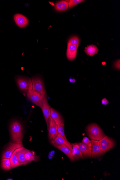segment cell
<instances>
[{"label":"cell","instance_id":"obj_1","mask_svg":"<svg viewBox=\"0 0 120 180\" xmlns=\"http://www.w3.org/2000/svg\"><path fill=\"white\" fill-rule=\"evenodd\" d=\"M10 131L13 142L18 144L22 143L24 136L23 127L21 123L18 120H15L11 123Z\"/></svg>","mask_w":120,"mask_h":180},{"label":"cell","instance_id":"obj_2","mask_svg":"<svg viewBox=\"0 0 120 180\" xmlns=\"http://www.w3.org/2000/svg\"><path fill=\"white\" fill-rule=\"evenodd\" d=\"M87 132V135L91 140L99 141L106 136L101 128L96 124L88 125Z\"/></svg>","mask_w":120,"mask_h":180},{"label":"cell","instance_id":"obj_3","mask_svg":"<svg viewBox=\"0 0 120 180\" xmlns=\"http://www.w3.org/2000/svg\"><path fill=\"white\" fill-rule=\"evenodd\" d=\"M45 95H42L33 90L27 92V97L28 99L33 104L40 108H42L43 103Z\"/></svg>","mask_w":120,"mask_h":180},{"label":"cell","instance_id":"obj_4","mask_svg":"<svg viewBox=\"0 0 120 180\" xmlns=\"http://www.w3.org/2000/svg\"><path fill=\"white\" fill-rule=\"evenodd\" d=\"M18 87L20 90L27 92L33 90V86L31 79L24 77H18L16 79Z\"/></svg>","mask_w":120,"mask_h":180},{"label":"cell","instance_id":"obj_5","mask_svg":"<svg viewBox=\"0 0 120 180\" xmlns=\"http://www.w3.org/2000/svg\"><path fill=\"white\" fill-rule=\"evenodd\" d=\"M99 143L101 151L104 154L112 149L115 145L114 140L108 136H105L99 141Z\"/></svg>","mask_w":120,"mask_h":180},{"label":"cell","instance_id":"obj_6","mask_svg":"<svg viewBox=\"0 0 120 180\" xmlns=\"http://www.w3.org/2000/svg\"><path fill=\"white\" fill-rule=\"evenodd\" d=\"M31 81L33 84V90L42 95L46 94V90L44 82L42 79L38 77H34L31 79Z\"/></svg>","mask_w":120,"mask_h":180},{"label":"cell","instance_id":"obj_7","mask_svg":"<svg viewBox=\"0 0 120 180\" xmlns=\"http://www.w3.org/2000/svg\"><path fill=\"white\" fill-rule=\"evenodd\" d=\"M48 132V138L50 141L55 139L58 134L57 125L52 118L50 117L47 125Z\"/></svg>","mask_w":120,"mask_h":180},{"label":"cell","instance_id":"obj_8","mask_svg":"<svg viewBox=\"0 0 120 180\" xmlns=\"http://www.w3.org/2000/svg\"><path fill=\"white\" fill-rule=\"evenodd\" d=\"M74 144L80 150L83 157L91 158V143L85 144L82 142H79L74 143Z\"/></svg>","mask_w":120,"mask_h":180},{"label":"cell","instance_id":"obj_9","mask_svg":"<svg viewBox=\"0 0 120 180\" xmlns=\"http://www.w3.org/2000/svg\"><path fill=\"white\" fill-rule=\"evenodd\" d=\"M23 146L22 143L18 144L15 143H9L3 152L2 159L4 158L10 159L13 152L16 149Z\"/></svg>","mask_w":120,"mask_h":180},{"label":"cell","instance_id":"obj_10","mask_svg":"<svg viewBox=\"0 0 120 180\" xmlns=\"http://www.w3.org/2000/svg\"><path fill=\"white\" fill-rule=\"evenodd\" d=\"M51 106H49L47 101V94L45 95L44 98L43 103L41 108L43 114L44 116L45 121L47 125L48 124V121L50 117H51Z\"/></svg>","mask_w":120,"mask_h":180},{"label":"cell","instance_id":"obj_11","mask_svg":"<svg viewBox=\"0 0 120 180\" xmlns=\"http://www.w3.org/2000/svg\"><path fill=\"white\" fill-rule=\"evenodd\" d=\"M91 157L93 158L100 156L104 154L101 151L99 141L91 140Z\"/></svg>","mask_w":120,"mask_h":180},{"label":"cell","instance_id":"obj_12","mask_svg":"<svg viewBox=\"0 0 120 180\" xmlns=\"http://www.w3.org/2000/svg\"><path fill=\"white\" fill-rule=\"evenodd\" d=\"M50 141L51 144H52L54 146L62 145H66L72 151V146L71 143L69 142L67 140L65 139L64 138H63V137L59 134H58L57 136L56 137L55 139Z\"/></svg>","mask_w":120,"mask_h":180},{"label":"cell","instance_id":"obj_13","mask_svg":"<svg viewBox=\"0 0 120 180\" xmlns=\"http://www.w3.org/2000/svg\"><path fill=\"white\" fill-rule=\"evenodd\" d=\"M78 47L68 43L66 53L67 57L70 61H73L76 58Z\"/></svg>","mask_w":120,"mask_h":180},{"label":"cell","instance_id":"obj_14","mask_svg":"<svg viewBox=\"0 0 120 180\" xmlns=\"http://www.w3.org/2000/svg\"><path fill=\"white\" fill-rule=\"evenodd\" d=\"M14 19L16 24L21 28L25 27L29 24V20L27 18L20 14L15 15Z\"/></svg>","mask_w":120,"mask_h":180},{"label":"cell","instance_id":"obj_15","mask_svg":"<svg viewBox=\"0 0 120 180\" xmlns=\"http://www.w3.org/2000/svg\"><path fill=\"white\" fill-rule=\"evenodd\" d=\"M28 149H26L24 146H23L20 148V149L16 154L17 158L19 162L23 164L24 165L28 164L24 157L25 154L28 151Z\"/></svg>","mask_w":120,"mask_h":180},{"label":"cell","instance_id":"obj_16","mask_svg":"<svg viewBox=\"0 0 120 180\" xmlns=\"http://www.w3.org/2000/svg\"><path fill=\"white\" fill-rule=\"evenodd\" d=\"M51 117L56 125L60 124L63 122V119L60 114L52 107L51 108Z\"/></svg>","mask_w":120,"mask_h":180},{"label":"cell","instance_id":"obj_17","mask_svg":"<svg viewBox=\"0 0 120 180\" xmlns=\"http://www.w3.org/2000/svg\"><path fill=\"white\" fill-rule=\"evenodd\" d=\"M54 146L63 152L71 161L73 162L74 161L72 151L66 145Z\"/></svg>","mask_w":120,"mask_h":180},{"label":"cell","instance_id":"obj_18","mask_svg":"<svg viewBox=\"0 0 120 180\" xmlns=\"http://www.w3.org/2000/svg\"><path fill=\"white\" fill-rule=\"evenodd\" d=\"M20 148H18V149L15 150L10 158L11 164V169L19 167V166L24 165L23 164L19 162L17 158V152L19 151Z\"/></svg>","mask_w":120,"mask_h":180},{"label":"cell","instance_id":"obj_19","mask_svg":"<svg viewBox=\"0 0 120 180\" xmlns=\"http://www.w3.org/2000/svg\"><path fill=\"white\" fill-rule=\"evenodd\" d=\"M84 51L88 56H92L98 53L99 49L96 45H90L85 48Z\"/></svg>","mask_w":120,"mask_h":180},{"label":"cell","instance_id":"obj_20","mask_svg":"<svg viewBox=\"0 0 120 180\" xmlns=\"http://www.w3.org/2000/svg\"><path fill=\"white\" fill-rule=\"evenodd\" d=\"M24 157L28 164L31 163V161H37L38 160V157L35 155V152L29 150L25 154Z\"/></svg>","mask_w":120,"mask_h":180},{"label":"cell","instance_id":"obj_21","mask_svg":"<svg viewBox=\"0 0 120 180\" xmlns=\"http://www.w3.org/2000/svg\"><path fill=\"white\" fill-rule=\"evenodd\" d=\"M72 152L73 154L74 161L79 159L83 158L82 153L80 150L78 149L74 143H72Z\"/></svg>","mask_w":120,"mask_h":180},{"label":"cell","instance_id":"obj_22","mask_svg":"<svg viewBox=\"0 0 120 180\" xmlns=\"http://www.w3.org/2000/svg\"><path fill=\"white\" fill-rule=\"evenodd\" d=\"M69 8V3L66 1H61L56 3L55 8L58 11H65Z\"/></svg>","mask_w":120,"mask_h":180},{"label":"cell","instance_id":"obj_23","mask_svg":"<svg viewBox=\"0 0 120 180\" xmlns=\"http://www.w3.org/2000/svg\"><path fill=\"white\" fill-rule=\"evenodd\" d=\"M1 167L2 169L5 170L7 171L11 169L10 159L4 158L2 159Z\"/></svg>","mask_w":120,"mask_h":180},{"label":"cell","instance_id":"obj_24","mask_svg":"<svg viewBox=\"0 0 120 180\" xmlns=\"http://www.w3.org/2000/svg\"><path fill=\"white\" fill-rule=\"evenodd\" d=\"M57 127L58 134L64 138L65 139L67 140L65 134L64 122H62L61 124L58 125Z\"/></svg>","mask_w":120,"mask_h":180},{"label":"cell","instance_id":"obj_25","mask_svg":"<svg viewBox=\"0 0 120 180\" xmlns=\"http://www.w3.org/2000/svg\"><path fill=\"white\" fill-rule=\"evenodd\" d=\"M68 43L78 47L79 44H80V39L78 36H74L70 38Z\"/></svg>","mask_w":120,"mask_h":180},{"label":"cell","instance_id":"obj_26","mask_svg":"<svg viewBox=\"0 0 120 180\" xmlns=\"http://www.w3.org/2000/svg\"><path fill=\"white\" fill-rule=\"evenodd\" d=\"M84 1L83 0H71L69 1V8L73 7L74 6L78 5L79 3Z\"/></svg>","mask_w":120,"mask_h":180},{"label":"cell","instance_id":"obj_27","mask_svg":"<svg viewBox=\"0 0 120 180\" xmlns=\"http://www.w3.org/2000/svg\"><path fill=\"white\" fill-rule=\"evenodd\" d=\"M114 67L118 70H120V61L119 60H117L114 63Z\"/></svg>","mask_w":120,"mask_h":180},{"label":"cell","instance_id":"obj_28","mask_svg":"<svg viewBox=\"0 0 120 180\" xmlns=\"http://www.w3.org/2000/svg\"><path fill=\"white\" fill-rule=\"evenodd\" d=\"M82 142L85 143V144H88V143H91V141H90L89 139L87 137H83Z\"/></svg>","mask_w":120,"mask_h":180},{"label":"cell","instance_id":"obj_29","mask_svg":"<svg viewBox=\"0 0 120 180\" xmlns=\"http://www.w3.org/2000/svg\"><path fill=\"white\" fill-rule=\"evenodd\" d=\"M102 104L103 105H107L109 104V101L107 99L104 98L101 100Z\"/></svg>","mask_w":120,"mask_h":180},{"label":"cell","instance_id":"obj_30","mask_svg":"<svg viewBox=\"0 0 120 180\" xmlns=\"http://www.w3.org/2000/svg\"><path fill=\"white\" fill-rule=\"evenodd\" d=\"M69 81L70 82H71V83H74V82H75V79H69Z\"/></svg>","mask_w":120,"mask_h":180},{"label":"cell","instance_id":"obj_31","mask_svg":"<svg viewBox=\"0 0 120 180\" xmlns=\"http://www.w3.org/2000/svg\"><path fill=\"white\" fill-rule=\"evenodd\" d=\"M8 180H9V179H8ZM9 180H12V179H9Z\"/></svg>","mask_w":120,"mask_h":180}]
</instances>
